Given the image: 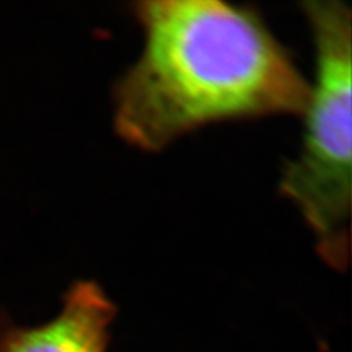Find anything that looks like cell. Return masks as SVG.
Returning a JSON list of instances; mask_svg holds the SVG:
<instances>
[{
    "label": "cell",
    "instance_id": "cell-2",
    "mask_svg": "<svg viewBox=\"0 0 352 352\" xmlns=\"http://www.w3.org/2000/svg\"><path fill=\"white\" fill-rule=\"evenodd\" d=\"M314 44V80L298 156L283 168L280 192L311 229L318 256L346 270L351 256V9L338 0L304 2Z\"/></svg>",
    "mask_w": 352,
    "mask_h": 352
},
{
    "label": "cell",
    "instance_id": "cell-3",
    "mask_svg": "<svg viewBox=\"0 0 352 352\" xmlns=\"http://www.w3.org/2000/svg\"><path fill=\"white\" fill-rule=\"evenodd\" d=\"M116 305L100 285L75 282L52 320L32 327H8L0 352H107Z\"/></svg>",
    "mask_w": 352,
    "mask_h": 352
},
{
    "label": "cell",
    "instance_id": "cell-1",
    "mask_svg": "<svg viewBox=\"0 0 352 352\" xmlns=\"http://www.w3.org/2000/svg\"><path fill=\"white\" fill-rule=\"evenodd\" d=\"M134 15L141 53L113 91V125L129 146L159 151L208 124L302 115L310 81L256 9L147 0Z\"/></svg>",
    "mask_w": 352,
    "mask_h": 352
}]
</instances>
